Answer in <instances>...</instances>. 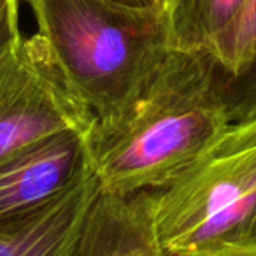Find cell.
<instances>
[{"label": "cell", "mask_w": 256, "mask_h": 256, "mask_svg": "<svg viewBox=\"0 0 256 256\" xmlns=\"http://www.w3.org/2000/svg\"><path fill=\"white\" fill-rule=\"evenodd\" d=\"M82 256H167L151 218L150 193L100 196Z\"/></svg>", "instance_id": "cell-8"}, {"label": "cell", "mask_w": 256, "mask_h": 256, "mask_svg": "<svg viewBox=\"0 0 256 256\" xmlns=\"http://www.w3.org/2000/svg\"><path fill=\"white\" fill-rule=\"evenodd\" d=\"M93 121L39 32L0 54V160L62 134H84Z\"/></svg>", "instance_id": "cell-4"}, {"label": "cell", "mask_w": 256, "mask_h": 256, "mask_svg": "<svg viewBox=\"0 0 256 256\" xmlns=\"http://www.w3.org/2000/svg\"><path fill=\"white\" fill-rule=\"evenodd\" d=\"M110 4L120 6L132 11H144V12H164L165 0H107Z\"/></svg>", "instance_id": "cell-11"}, {"label": "cell", "mask_w": 256, "mask_h": 256, "mask_svg": "<svg viewBox=\"0 0 256 256\" xmlns=\"http://www.w3.org/2000/svg\"><path fill=\"white\" fill-rule=\"evenodd\" d=\"M20 12L22 0H0V54L25 36L20 28Z\"/></svg>", "instance_id": "cell-10"}, {"label": "cell", "mask_w": 256, "mask_h": 256, "mask_svg": "<svg viewBox=\"0 0 256 256\" xmlns=\"http://www.w3.org/2000/svg\"><path fill=\"white\" fill-rule=\"evenodd\" d=\"M100 196L102 186L90 168L39 216L0 232V256H82Z\"/></svg>", "instance_id": "cell-6"}, {"label": "cell", "mask_w": 256, "mask_h": 256, "mask_svg": "<svg viewBox=\"0 0 256 256\" xmlns=\"http://www.w3.org/2000/svg\"><path fill=\"white\" fill-rule=\"evenodd\" d=\"M232 124L207 54L168 51L140 95L95 120L88 158L102 193L126 196L164 190Z\"/></svg>", "instance_id": "cell-1"}, {"label": "cell", "mask_w": 256, "mask_h": 256, "mask_svg": "<svg viewBox=\"0 0 256 256\" xmlns=\"http://www.w3.org/2000/svg\"><path fill=\"white\" fill-rule=\"evenodd\" d=\"M230 256H256V252H244V254H230Z\"/></svg>", "instance_id": "cell-12"}, {"label": "cell", "mask_w": 256, "mask_h": 256, "mask_svg": "<svg viewBox=\"0 0 256 256\" xmlns=\"http://www.w3.org/2000/svg\"><path fill=\"white\" fill-rule=\"evenodd\" d=\"M92 168L86 132H67L0 160V232L39 216Z\"/></svg>", "instance_id": "cell-5"}, {"label": "cell", "mask_w": 256, "mask_h": 256, "mask_svg": "<svg viewBox=\"0 0 256 256\" xmlns=\"http://www.w3.org/2000/svg\"><path fill=\"white\" fill-rule=\"evenodd\" d=\"M248 6L249 0H165L168 48L218 62L234 40Z\"/></svg>", "instance_id": "cell-7"}, {"label": "cell", "mask_w": 256, "mask_h": 256, "mask_svg": "<svg viewBox=\"0 0 256 256\" xmlns=\"http://www.w3.org/2000/svg\"><path fill=\"white\" fill-rule=\"evenodd\" d=\"M196 256H207V254H196Z\"/></svg>", "instance_id": "cell-13"}, {"label": "cell", "mask_w": 256, "mask_h": 256, "mask_svg": "<svg viewBox=\"0 0 256 256\" xmlns=\"http://www.w3.org/2000/svg\"><path fill=\"white\" fill-rule=\"evenodd\" d=\"M212 64L232 123L256 118V0H249L234 40Z\"/></svg>", "instance_id": "cell-9"}, {"label": "cell", "mask_w": 256, "mask_h": 256, "mask_svg": "<svg viewBox=\"0 0 256 256\" xmlns=\"http://www.w3.org/2000/svg\"><path fill=\"white\" fill-rule=\"evenodd\" d=\"M150 204L167 256L256 252V118L232 123Z\"/></svg>", "instance_id": "cell-3"}, {"label": "cell", "mask_w": 256, "mask_h": 256, "mask_svg": "<svg viewBox=\"0 0 256 256\" xmlns=\"http://www.w3.org/2000/svg\"><path fill=\"white\" fill-rule=\"evenodd\" d=\"M95 120L140 95L170 51L164 12L132 11L107 0H25Z\"/></svg>", "instance_id": "cell-2"}]
</instances>
